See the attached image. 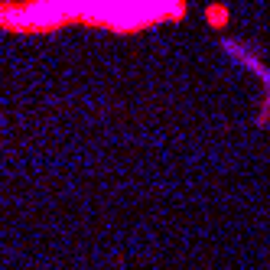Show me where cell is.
Returning <instances> with one entry per match:
<instances>
[{
  "instance_id": "cell-1",
  "label": "cell",
  "mask_w": 270,
  "mask_h": 270,
  "mask_svg": "<svg viewBox=\"0 0 270 270\" xmlns=\"http://www.w3.org/2000/svg\"><path fill=\"white\" fill-rule=\"evenodd\" d=\"M182 17L186 0H0V29L7 33H49L75 20L111 33H137Z\"/></svg>"
},
{
  "instance_id": "cell-2",
  "label": "cell",
  "mask_w": 270,
  "mask_h": 270,
  "mask_svg": "<svg viewBox=\"0 0 270 270\" xmlns=\"http://www.w3.org/2000/svg\"><path fill=\"white\" fill-rule=\"evenodd\" d=\"M205 20H208V26L221 29V26L228 23V4H212V7H205Z\"/></svg>"
}]
</instances>
